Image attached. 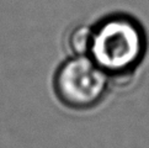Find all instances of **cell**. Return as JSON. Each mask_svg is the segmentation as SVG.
Here are the masks:
<instances>
[{"label": "cell", "mask_w": 149, "mask_h": 148, "mask_svg": "<svg viewBox=\"0 0 149 148\" xmlns=\"http://www.w3.org/2000/svg\"><path fill=\"white\" fill-rule=\"evenodd\" d=\"M147 50L144 30L126 15H112L94 27L89 56L110 78L128 77L141 64Z\"/></svg>", "instance_id": "obj_1"}, {"label": "cell", "mask_w": 149, "mask_h": 148, "mask_svg": "<svg viewBox=\"0 0 149 148\" xmlns=\"http://www.w3.org/2000/svg\"><path fill=\"white\" fill-rule=\"evenodd\" d=\"M111 78L90 56H72L57 69L53 88L58 100L73 110H89L102 101Z\"/></svg>", "instance_id": "obj_2"}, {"label": "cell", "mask_w": 149, "mask_h": 148, "mask_svg": "<svg viewBox=\"0 0 149 148\" xmlns=\"http://www.w3.org/2000/svg\"><path fill=\"white\" fill-rule=\"evenodd\" d=\"M94 37V27L89 25H77L67 35V48L72 56H89Z\"/></svg>", "instance_id": "obj_3"}]
</instances>
